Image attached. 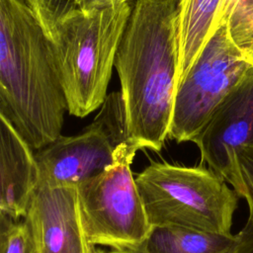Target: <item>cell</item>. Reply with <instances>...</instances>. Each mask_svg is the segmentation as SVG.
Returning a JSON list of instances; mask_svg holds the SVG:
<instances>
[{
    "label": "cell",
    "instance_id": "1",
    "mask_svg": "<svg viewBox=\"0 0 253 253\" xmlns=\"http://www.w3.org/2000/svg\"><path fill=\"white\" fill-rule=\"evenodd\" d=\"M181 0H134L115 68L127 132L139 149L160 151L169 135L178 87Z\"/></svg>",
    "mask_w": 253,
    "mask_h": 253
},
{
    "label": "cell",
    "instance_id": "2",
    "mask_svg": "<svg viewBox=\"0 0 253 253\" xmlns=\"http://www.w3.org/2000/svg\"><path fill=\"white\" fill-rule=\"evenodd\" d=\"M66 111L49 36L23 0H0V113L38 151L61 135Z\"/></svg>",
    "mask_w": 253,
    "mask_h": 253
},
{
    "label": "cell",
    "instance_id": "3",
    "mask_svg": "<svg viewBox=\"0 0 253 253\" xmlns=\"http://www.w3.org/2000/svg\"><path fill=\"white\" fill-rule=\"evenodd\" d=\"M130 11L124 1L92 11L75 9L49 34L71 115L84 118L106 100Z\"/></svg>",
    "mask_w": 253,
    "mask_h": 253
},
{
    "label": "cell",
    "instance_id": "4",
    "mask_svg": "<svg viewBox=\"0 0 253 253\" xmlns=\"http://www.w3.org/2000/svg\"><path fill=\"white\" fill-rule=\"evenodd\" d=\"M135 182L151 227L232 234L239 197L211 168L151 162Z\"/></svg>",
    "mask_w": 253,
    "mask_h": 253
},
{
    "label": "cell",
    "instance_id": "5",
    "mask_svg": "<svg viewBox=\"0 0 253 253\" xmlns=\"http://www.w3.org/2000/svg\"><path fill=\"white\" fill-rule=\"evenodd\" d=\"M137 150L129 143L119 145L114 163L78 186L81 221L93 246H136L150 233L151 225L130 170Z\"/></svg>",
    "mask_w": 253,
    "mask_h": 253
},
{
    "label": "cell",
    "instance_id": "6",
    "mask_svg": "<svg viewBox=\"0 0 253 253\" xmlns=\"http://www.w3.org/2000/svg\"><path fill=\"white\" fill-rule=\"evenodd\" d=\"M252 73L222 22L178 84L168 137L194 142L223 99Z\"/></svg>",
    "mask_w": 253,
    "mask_h": 253
},
{
    "label": "cell",
    "instance_id": "7",
    "mask_svg": "<svg viewBox=\"0 0 253 253\" xmlns=\"http://www.w3.org/2000/svg\"><path fill=\"white\" fill-rule=\"evenodd\" d=\"M117 147L104 126L94 119L83 132L60 135L35 152L39 184L78 187L114 163Z\"/></svg>",
    "mask_w": 253,
    "mask_h": 253
},
{
    "label": "cell",
    "instance_id": "8",
    "mask_svg": "<svg viewBox=\"0 0 253 253\" xmlns=\"http://www.w3.org/2000/svg\"><path fill=\"white\" fill-rule=\"evenodd\" d=\"M25 218L39 253H95L83 229L78 187L39 184Z\"/></svg>",
    "mask_w": 253,
    "mask_h": 253
},
{
    "label": "cell",
    "instance_id": "9",
    "mask_svg": "<svg viewBox=\"0 0 253 253\" xmlns=\"http://www.w3.org/2000/svg\"><path fill=\"white\" fill-rule=\"evenodd\" d=\"M194 142L201 164L226 182L231 154L253 145V73L229 92Z\"/></svg>",
    "mask_w": 253,
    "mask_h": 253
},
{
    "label": "cell",
    "instance_id": "10",
    "mask_svg": "<svg viewBox=\"0 0 253 253\" xmlns=\"http://www.w3.org/2000/svg\"><path fill=\"white\" fill-rule=\"evenodd\" d=\"M38 184L34 150L0 113V213L13 219L25 217Z\"/></svg>",
    "mask_w": 253,
    "mask_h": 253
},
{
    "label": "cell",
    "instance_id": "11",
    "mask_svg": "<svg viewBox=\"0 0 253 253\" xmlns=\"http://www.w3.org/2000/svg\"><path fill=\"white\" fill-rule=\"evenodd\" d=\"M222 0H181L178 20V84L218 28Z\"/></svg>",
    "mask_w": 253,
    "mask_h": 253
},
{
    "label": "cell",
    "instance_id": "12",
    "mask_svg": "<svg viewBox=\"0 0 253 253\" xmlns=\"http://www.w3.org/2000/svg\"><path fill=\"white\" fill-rule=\"evenodd\" d=\"M145 247L149 253H236L238 236L179 226H153Z\"/></svg>",
    "mask_w": 253,
    "mask_h": 253
},
{
    "label": "cell",
    "instance_id": "13",
    "mask_svg": "<svg viewBox=\"0 0 253 253\" xmlns=\"http://www.w3.org/2000/svg\"><path fill=\"white\" fill-rule=\"evenodd\" d=\"M0 253H39L33 230L23 217L0 213Z\"/></svg>",
    "mask_w": 253,
    "mask_h": 253
},
{
    "label": "cell",
    "instance_id": "14",
    "mask_svg": "<svg viewBox=\"0 0 253 253\" xmlns=\"http://www.w3.org/2000/svg\"><path fill=\"white\" fill-rule=\"evenodd\" d=\"M226 183L253 209V145L235 150L229 157Z\"/></svg>",
    "mask_w": 253,
    "mask_h": 253
},
{
    "label": "cell",
    "instance_id": "15",
    "mask_svg": "<svg viewBox=\"0 0 253 253\" xmlns=\"http://www.w3.org/2000/svg\"><path fill=\"white\" fill-rule=\"evenodd\" d=\"M227 25L233 42L251 62L253 57V0H238L227 20Z\"/></svg>",
    "mask_w": 253,
    "mask_h": 253
},
{
    "label": "cell",
    "instance_id": "16",
    "mask_svg": "<svg viewBox=\"0 0 253 253\" xmlns=\"http://www.w3.org/2000/svg\"><path fill=\"white\" fill-rule=\"evenodd\" d=\"M49 36L55 25L77 9L76 0H23Z\"/></svg>",
    "mask_w": 253,
    "mask_h": 253
},
{
    "label": "cell",
    "instance_id": "17",
    "mask_svg": "<svg viewBox=\"0 0 253 253\" xmlns=\"http://www.w3.org/2000/svg\"><path fill=\"white\" fill-rule=\"evenodd\" d=\"M249 209V214L243 227L237 232L238 247L236 253H253V209Z\"/></svg>",
    "mask_w": 253,
    "mask_h": 253
},
{
    "label": "cell",
    "instance_id": "18",
    "mask_svg": "<svg viewBox=\"0 0 253 253\" xmlns=\"http://www.w3.org/2000/svg\"><path fill=\"white\" fill-rule=\"evenodd\" d=\"M122 0H76L77 9L82 11H92L110 7Z\"/></svg>",
    "mask_w": 253,
    "mask_h": 253
},
{
    "label": "cell",
    "instance_id": "19",
    "mask_svg": "<svg viewBox=\"0 0 253 253\" xmlns=\"http://www.w3.org/2000/svg\"><path fill=\"white\" fill-rule=\"evenodd\" d=\"M238 0H222L218 19H217V25L219 26L222 22H227L229 16L231 15L236 3Z\"/></svg>",
    "mask_w": 253,
    "mask_h": 253
},
{
    "label": "cell",
    "instance_id": "20",
    "mask_svg": "<svg viewBox=\"0 0 253 253\" xmlns=\"http://www.w3.org/2000/svg\"><path fill=\"white\" fill-rule=\"evenodd\" d=\"M109 253H149V252L145 247V241H144L143 243L136 246L110 249Z\"/></svg>",
    "mask_w": 253,
    "mask_h": 253
},
{
    "label": "cell",
    "instance_id": "21",
    "mask_svg": "<svg viewBox=\"0 0 253 253\" xmlns=\"http://www.w3.org/2000/svg\"><path fill=\"white\" fill-rule=\"evenodd\" d=\"M95 253H109V251H105V250H102V249H96L95 250Z\"/></svg>",
    "mask_w": 253,
    "mask_h": 253
},
{
    "label": "cell",
    "instance_id": "22",
    "mask_svg": "<svg viewBox=\"0 0 253 253\" xmlns=\"http://www.w3.org/2000/svg\"><path fill=\"white\" fill-rule=\"evenodd\" d=\"M122 1H124V2H129L130 0H122Z\"/></svg>",
    "mask_w": 253,
    "mask_h": 253
},
{
    "label": "cell",
    "instance_id": "23",
    "mask_svg": "<svg viewBox=\"0 0 253 253\" xmlns=\"http://www.w3.org/2000/svg\"><path fill=\"white\" fill-rule=\"evenodd\" d=\"M251 62H252V64H253V57H252V60H251Z\"/></svg>",
    "mask_w": 253,
    "mask_h": 253
}]
</instances>
